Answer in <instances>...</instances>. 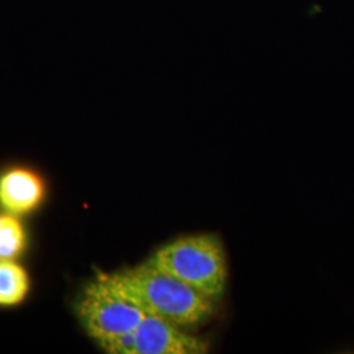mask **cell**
I'll return each mask as SVG.
<instances>
[{
    "instance_id": "5",
    "label": "cell",
    "mask_w": 354,
    "mask_h": 354,
    "mask_svg": "<svg viewBox=\"0 0 354 354\" xmlns=\"http://www.w3.org/2000/svg\"><path fill=\"white\" fill-rule=\"evenodd\" d=\"M42 177L32 169L17 167L0 176V206L6 213L26 215L37 210L45 200Z\"/></svg>"
},
{
    "instance_id": "7",
    "label": "cell",
    "mask_w": 354,
    "mask_h": 354,
    "mask_svg": "<svg viewBox=\"0 0 354 354\" xmlns=\"http://www.w3.org/2000/svg\"><path fill=\"white\" fill-rule=\"evenodd\" d=\"M26 247V228L17 215L0 214V260H15Z\"/></svg>"
},
{
    "instance_id": "4",
    "label": "cell",
    "mask_w": 354,
    "mask_h": 354,
    "mask_svg": "<svg viewBox=\"0 0 354 354\" xmlns=\"http://www.w3.org/2000/svg\"><path fill=\"white\" fill-rule=\"evenodd\" d=\"M209 342L193 336L176 324L146 314L140 326L114 342L106 351L112 354H203Z\"/></svg>"
},
{
    "instance_id": "3",
    "label": "cell",
    "mask_w": 354,
    "mask_h": 354,
    "mask_svg": "<svg viewBox=\"0 0 354 354\" xmlns=\"http://www.w3.org/2000/svg\"><path fill=\"white\" fill-rule=\"evenodd\" d=\"M79 317L89 336L106 352L114 342L140 326L146 311L100 274L83 291Z\"/></svg>"
},
{
    "instance_id": "2",
    "label": "cell",
    "mask_w": 354,
    "mask_h": 354,
    "mask_svg": "<svg viewBox=\"0 0 354 354\" xmlns=\"http://www.w3.org/2000/svg\"><path fill=\"white\" fill-rule=\"evenodd\" d=\"M147 261L215 304L226 290L227 260L223 244L215 234L177 238L160 247Z\"/></svg>"
},
{
    "instance_id": "1",
    "label": "cell",
    "mask_w": 354,
    "mask_h": 354,
    "mask_svg": "<svg viewBox=\"0 0 354 354\" xmlns=\"http://www.w3.org/2000/svg\"><path fill=\"white\" fill-rule=\"evenodd\" d=\"M108 277L147 314L165 319L181 328L198 327L214 315V301L149 261Z\"/></svg>"
},
{
    "instance_id": "6",
    "label": "cell",
    "mask_w": 354,
    "mask_h": 354,
    "mask_svg": "<svg viewBox=\"0 0 354 354\" xmlns=\"http://www.w3.org/2000/svg\"><path fill=\"white\" fill-rule=\"evenodd\" d=\"M30 290L26 268L15 260H0V307L23 304Z\"/></svg>"
}]
</instances>
